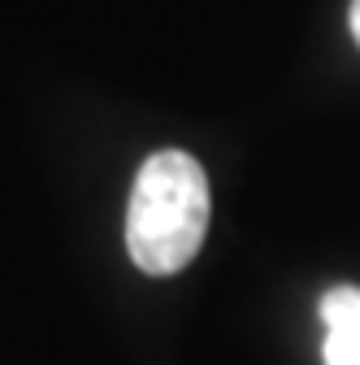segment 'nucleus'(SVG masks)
Segmentation results:
<instances>
[{
    "label": "nucleus",
    "instance_id": "1",
    "mask_svg": "<svg viewBox=\"0 0 360 365\" xmlns=\"http://www.w3.org/2000/svg\"><path fill=\"white\" fill-rule=\"evenodd\" d=\"M208 231V174L191 153H152L130 187L126 248L144 274H178L191 265Z\"/></svg>",
    "mask_w": 360,
    "mask_h": 365
},
{
    "label": "nucleus",
    "instance_id": "2",
    "mask_svg": "<svg viewBox=\"0 0 360 365\" xmlns=\"http://www.w3.org/2000/svg\"><path fill=\"white\" fill-rule=\"evenodd\" d=\"M322 322H326V344L322 361L326 365H360V287H330L322 296Z\"/></svg>",
    "mask_w": 360,
    "mask_h": 365
},
{
    "label": "nucleus",
    "instance_id": "3",
    "mask_svg": "<svg viewBox=\"0 0 360 365\" xmlns=\"http://www.w3.org/2000/svg\"><path fill=\"white\" fill-rule=\"evenodd\" d=\"M347 22H351V39L360 43V0H351V14H347Z\"/></svg>",
    "mask_w": 360,
    "mask_h": 365
}]
</instances>
